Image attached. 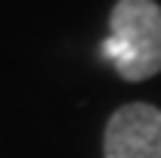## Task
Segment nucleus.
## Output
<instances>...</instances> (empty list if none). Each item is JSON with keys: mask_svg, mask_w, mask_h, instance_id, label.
<instances>
[{"mask_svg": "<svg viewBox=\"0 0 161 158\" xmlns=\"http://www.w3.org/2000/svg\"><path fill=\"white\" fill-rule=\"evenodd\" d=\"M105 158H161V109L127 102L105 124Z\"/></svg>", "mask_w": 161, "mask_h": 158, "instance_id": "f03ea898", "label": "nucleus"}, {"mask_svg": "<svg viewBox=\"0 0 161 158\" xmlns=\"http://www.w3.org/2000/svg\"><path fill=\"white\" fill-rule=\"evenodd\" d=\"M105 56L124 81H146L161 71V6L155 0H118Z\"/></svg>", "mask_w": 161, "mask_h": 158, "instance_id": "f257e3e1", "label": "nucleus"}]
</instances>
